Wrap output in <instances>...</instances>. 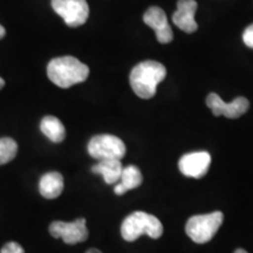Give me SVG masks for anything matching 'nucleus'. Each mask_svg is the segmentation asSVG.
Segmentation results:
<instances>
[{
  "instance_id": "20",
  "label": "nucleus",
  "mask_w": 253,
  "mask_h": 253,
  "mask_svg": "<svg viewBox=\"0 0 253 253\" xmlns=\"http://www.w3.org/2000/svg\"><path fill=\"white\" fill-rule=\"evenodd\" d=\"M86 253H102V252H101L100 250H97V249H90V250H88Z\"/></svg>"
},
{
  "instance_id": "3",
  "label": "nucleus",
  "mask_w": 253,
  "mask_h": 253,
  "mask_svg": "<svg viewBox=\"0 0 253 253\" xmlns=\"http://www.w3.org/2000/svg\"><path fill=\"white\" fill-rule=\"evenodd\" d=\"M121 235L126 242H135L142 235L158 239L163 235V225L153 214L136 211L129 214L121 225Z\"/></svg>"
},
{
  "instance_id": "11",
  "label": "nucleus",
  "mask_w": 253,
  "mask_h": 253,
  "mask_svg": "<svg viewBox=\"0 0 253 253\" xmlns=\"http://www.w3.org/2000/svg\"><path fill=\"white\" fill-rule=\"evenodd\" d=\"M197 7L198 4L195 0H178L176 12L172 14L173 24L185 33H194L198 28L195 20Z\"/></svg>"
},
{
  "instance_id": "14",
  "label": "nucleus",
  "mask_w": 253,
  "mask_h": 253,
  "mask_svg": "<svg viewBox=\"0 0 253 253\" xmlns=\"http://www.w3.org/2000/svg\"><path fill=\"white\" fill-rule=\"evenodd\" d=\"M143 182V177L137 167L135 166H128L123 168V171L120 178V183L115 185L114 188V192L116 195L122 196L125 195L129 190L138 188Z\"/></svg>"
},
{
  "instance_id": "21",
  "label": "nucleus",
  "mask_w": 253,
  "mask_h": 253,
  "mask_svg": "<svg viewBox=\"0 0 253 253\" xmlns=\"http://www.w3.org/2000/svg\"><path fill=\"white\" fill-rule=\"evenodd\" d=\"M4 86H5V81H4V79L0 78V89H2V88H4Z\"/></svg>"
},
{
  "instance_id": "19",
  "label": "nucleus",
  "mask_w": 253,
  "mask_h": 253,
  "mask_svg": "<svg viewBox=\"0 0 253 253\" xmlns=\"http://www.w3.org/2000/svg\"><path fill=\"white\" fill-rule=\"evenodd\" d=\"M5 34H6L5 27L2 26V25H0V39H2V38L5 37Z\"/></svg>"
},
{
  "instance_id": "15",
  "label": "nucleus",
  "mask_w": 253,
  "mask_h": 253,
  "mask_svg": "<svg viewBox=\"0 0 253 253\" xmlns=\"http://www.w3.org/2000/svg\"><path fill=\"white\" fill-rule=\"evenodd\" d=\"M40 130L49 141L54 143H60L66 137L65 126L55 116H45L41 120Z\"/></svg>"
},
{
  "instance_id": "9",
  "label": "nucleus",
  "mask_w": 253,
  "mask_h": 253,
  "mask_svg": "<svg viewBox=\"0 0 253 253\" xmlns=\"http://www.w3.org/2000/svg\"><path fill=\"white\" fill-rule=\"evenodd\" d=\"M210 164V154L207 151H196L182 156L178 162V168L184 176L198 179L207 175Z\"/></svg>"
},
{
  "instance_id": "8",
  "label": "nucleus",
  "mask_w": 253,
  "mask_h": 253,
  "mask_svg": "<svg viewBox=\"0 0 253 253\" xmlns=\"http://www.w3.org/2000/svg\"><path fill=\"white\" fill-rule=\"evenodd\" d=\"M208 107L212 110L214 116H225L227 119H238L248 112L250 102L246 97L239 96L226 103L220 99V96L216 93L209 94L207 97Z\"/></svg>"
},
{
  "instance_id": "6",
  "label": "nucleus",
  "mask_w": 253,
  "mask_h": 253,
  "mask_svg": "<svg viewBox=\"0 0 253 253\" xmlns=\"http://www.w3.org/2000/svg\"><path fill=\"white\" fill-rule=\"evenodd\" d=\"M52 7L69 27L81 26L89 17L86 0H52Z\"/></svg>"
},
{
  "instance_id": "16",
  "label": "nucleus",
  "mask_w": 253,
  "mask_h": 253,
  "mask_svg": "<svg viewBox=\"0 0 253 253\" xmlns=\"http://www.w3.org/2000/svg\"><path fill=\"white\" fill-rule=\"evenodd\" d=\"M18 154V144L13 138H0V166L11 162Z\"/></svg>"
},
{
  "instance_id": "4",
  "label": "nucleus",
  "mask_w": 253,
  "mask_h": 253,
  "mask_svg": "<svg viewBox=\"0 0 253 253\" xmlns=\"http://www.w3.org/2000/svg\"><path fill=\"white\" fill-rule=\"evenodd\" d=\"M223 219L224 214L220 211L192 216L186 221L185 232L195 243L204 244L213 238L223 223Z\"/></svg>"
},
{
  "instance_id": "17",
  "label": "nucleus",
  "mask_w": 253,
  "mask_h": 253,
  "mask_svg": "<svg viewBox=\"0 0 253 253\" xmlns=\"http://www.w3.org/2000/svg\"><path fill=\"white\" fill-rule=\"evenodd\" d=\"M0 253H25L23 246L18 243L11 242V243H6V244L2 246L1 252Z\"/></svg>"
},
{
  "instance_id": "1",
  "label": "nucleus",
  "mask_w": 253,
  "mask_h": 253,
  "mask_svg": "<svg viewBox=\"0 0 253 253\" xmlns=\"http://www.w3.org/2000/svg\"><path fill=\"white\" fill-rule=\"evenodd\" d=\"M167 77V68L161 62L148 60L137 63L129 75L134 93L141 99L148 100L155 96L157 86Z\"/></svg>"
},
{
  "instance_id": "22",
  "label": "nucleus",
  "mask_w": 253,
  "mask_h": 253,
  "mask_svg": "<svg viewBox=\"0 0 253 253\" xmlns=\"http://www.w3.org/2000/svg\"><path fill=\"white\" fill-rule=\"evenodd\" d=\"M235 253H248V252H246L245 250H243V249H238V250H236Z\"/></svg>"
},
{
  "instance_id": "18",
  "label": "nucleus",
  "mask_w": 253,
  "mask_h": 253,
  "mask_svg": "<svg viewBox=\"0 0 253 253\" xmlns=\"http://www.w3.org/2000/svg\"><path fill=\"white\" fill-rule=\"evenodd\" d=\"M243 41L250 48H253V24L246 28L243 33Z\"/></svg>"
},
{
  "instance_id": "13",
  "label": "nucleus",
  "mask_w": 253,
  "mask_h": 253,
  "mask_svg": "<svg viewBox=\"0 0 253 253\" xmlns=\"http://www.w3.org/2000/svg\"><path fill=\"white\" fill-rule=\"evenodd\" d=\"M91 171L102 175L107 184H116L121 178L123 167L120 160H103L95 164Z\"/></svg>"
},
{
  "instance_id": "12",
  "label": "nucleus",
  "mask_w": 253,
  "mask_h": 253,
  "mask_svg": "<svg viewBox=\"0 0 253 253\" xmlns=\"http://www.w3.org/2000/svg\"><path fill=\"white\" fill-rule=\"evenodd\" d=\"M39 190L42 197L47 199L58 198L63 191V177L60 172H47L41 177Z\"/></svg>"
},
{
  "instance_id": "10",
  "label": "nucleus",
  "mask_w": 253,
  "mask_h": 253,
  "mask_svg": "<svg viewBox=\"0 0 253 253\" xmlns=\"http://www.w3.org/2000/svg\"><path fill=\"white\" fill-rule=\"evenodd\" d=\"M143 21L145 25H148L155 31L158 42L163 43V45L171 42L173 33L169 23H168L166 12L162 8L157 7V6L148 8L143 15Z\"/></svg>"
},
{
  "instance_id": "2",
  "label": "nucleus",
  "mask_w": 253,
  "mask_h": 253,
  "mask_svg": "<svg viewBox=\"0 0 253 253\" xmlns=\"http://www.w3.org/2000/svg\"><path fill=\"white\" fill-rule=\"evenodd\" d=\"M47 75L60 88H69L86 81L89 68L74 56H60L50 60L47 66Z\"/></svg>"
},
{
  "instance_id": "5",
  "label": "nucleus",
  "mask_w": 253,
  "mask_h": 253,
  "mask_svg": "<svg viewBox=\"0 0 253 253\" xmlns=\"http://www.w3.org/2000/svg\"><path fill=\"white\" fill-rule=\"evenodd\" d=\"M88 153L95 160H120L126 155V145L114 135H96L88 143Z\"/></svg>"
},
{
  "instance_id": "7",
  "label": "nucleus",
  "mask_w": 253,
  "mask_h": 253,
  "mask_svg": "<svg viewBox=\"0 0 253 253\" xmlns=\"http://www.w3.org/2000/svg\"><path fill=\"white\" fill-rule=\"evenodd\" d=\"M49 233L54 238H61L68 245H75L78 243L84 242L89 235L84 218H79L71 223L59 220L53 221L49 225Z\"/></svg>"
}]
</instances>
